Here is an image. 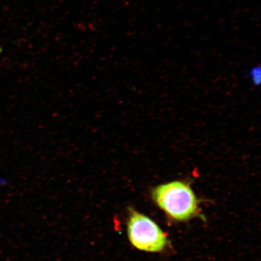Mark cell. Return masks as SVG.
I'll return each instance as SVG.
<instances>
[{
	"label": "cell",
	"mask_w": 261,
	"mask_h": 261,
	"mask_svg": "<svg viewBox=\"0 0 261 261\" xmlns=\"http://www.w3.org/2000/svg\"><path fill=\"white\" fill-rule=\"evenodd\" d=\"M153 200L169 217L187 221L198 213V201L190 186L174 181L158 186L152 191Z\"/></svg>",
	"instance_id": "cell-1"
},
{
	"label": "cell",
	"mask_w": 261,
	"mask_h": 261,
	"mask_svg": "<svg viewBox=\"0 0 261 261\" xmlns=\"http://www.w3.org/2000/svg\"><path fill=\"white\" fill-rule=\"evenodd\" d=\"M127 233L133 246L145 252H161L168 244L167 237L158 225L132 207L128 208Z\"/></svg>",
	"instance_id": "cell-2"
},
{
	"label": "cell",
	"mask_w": 261,
	"mask_h": 261,
	"mask_svg": "<svg viewBox=\"0 0 261 261\" xmlns=\"http://www.w3.org/2000/svg\"><path fill=\"white\" fill-rule=\"evenodd\" d=\"M250 76L253 83L259 85L260 83V67H256L252 68L250 72Z\"/></svg>",
	"instance_id": "cell-3"
}]
</instances>
